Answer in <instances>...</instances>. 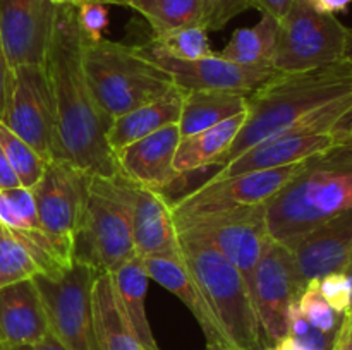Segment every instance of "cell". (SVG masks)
I'll return each mask as SVG.
<instances>
[{
  "label": "cell",
  "instance_id": "1",
  "mask_svg": "<svg viewBox=\"0 0 352 350\" xmlns=\"http://www.w3.org/2000/svg\"><path fill=\"white\" fill-rule=\"evenodd\" d=\"M85 34L78 24V5L57 3L48 45L47 69L55 106L57 160L86 177L117 175L116 154L107 134L112 120L96 105L82 69Z\"/></svg>",
  "mask_w": 352,
  "mask_h": 350
},
{
  "label": "cell",
  "instance_id": "2",
  "mask_svg": "<svg viewBox=\"0 0 352 350\" xmlns=\"http://www.w3.org/2000/svg\"><path fill=\"white\" fill-rule=\"evenodd\" d=\"M351 110L352 71L344 60L306 72H278L248 96L246 122L215 165L223 167L274 137L332 132Z\"/></svg>",
  "mask_w": 352,
  "mask_h": 350
},
{
  "label": "cell",
  "instance_id": "3",
  "mask_svg": "<svg viewBox=\"0 0 352 350\" xmlns=\"http://www.w3.org/2000/svg\"><path fill=\"white\" fill-rule=\"evenodd\" d=\"M351 209L352 163L330 148L309 158L306 167L265 205V216L272 239L285 242Z\"/></svg>",
  "mask_w": 352,
  "mask_h": 350
},
{
  "label": "cell",
  "instance_id": "4",
  "mask_svg": "<svg viewBox=\"0 0 352 350\" xmlns=\"http://www.w3.org/2000/svg\"><path fill=\"white\" fill-rule=\"evenodd\" d=\"M179 253L201 287L232 349L260 350L270 347L241 271L208 240L191 232H179Z\"/></svg>",
  "mask_w": 352,
  "mask_h": 350
},
{
  "label": "cell",
  "instance_id": "5",
  "mask_svg": "<svg viewBox=\"0 0 352 350\" xmlns=\"http://www.w3.org/2000/svg\"><path fill=\"white\" fill-rule=\"evenodd\" d=\"M82 69L96 105L110 120L174 88L170 75L136 47L110 40L82 45Z\"/></svg>",
  "mask_w": 352,
  "mask_h": 350
},
{
  "label": "cell",
  "instance_id": "6",
  "mask_svg": "<svg viewBox=\"0 0 352 350\" xmlns=\"http://www.w3.org/2000/svg\"><path fill=\"white\" fill-rule=\"evenodd\" d=\"M134 256L131 211L119 175L88 177L76 259L89 264L96 273H112Z\"/></svg>",
  "mask_w": 352,
  "mask_h": 350
},
{
  "label": "cell",
  "instance_id": "7",
  "mask_svg": "<svg viewBox=\"0 0 352 350\" xmlns=\"http://www.w3.org/2000/svg\"><path fill=\"white\" fill-rule=\"evenodd\" d=\"M346 34L347 27L336 16L318 12L308 0H294L278 23L274 69L289 74L339 64L344 60Z\"/></svg>",
  "mask_w": 352,
  "mask_h": 350
},
{
  "label": "cell",
  "instance_id": "8",
  "mask_svg": "<svg viewBox=\"0 0 352 350\" xmlns=\"http://www.w3.org/2000/svg\"><path fill=\"white\" fill-rule=\"evenodd\" d=\"M96 271L74 261L58 277L33 278L43 299L50 331L67 350H100L91 307V288Z\"/></svg>",
  "mask_w": 352,
  "mask_h": 350
},
{
  "label": "cell",
  "instance_id": "9",
  "mask_svg": "<svg viewBox=\"0 0 352 350\" xmlns=\"http://www.w3.org/2000/svg\"><path fill=\"white\" fill-rule=\"evenodd\" d=\"M41 230L65 264L76 261V237L85 209L88 177L62 160L47 163L43 177L31 189Z\"/></svg>",
  "mask_w": 352,
  "mask_h": 350
},
{
  "label": "cell",
  "instance_id": "10",
  "mask_svg": "<svg viewBox=\"0 0 352 350\" xmlns=\"http://www.w3.org/2000/svg\"><path fill=\"white\" fill-rule=\"evenodd\" d=\"M306 161L203 182L195 191L170 201L175 222L248 206L267 205L306 167Z\"/></svg>",
  "mask_w": 352,
  "mask_h": 350
},
{
  "label": "cell",
  "instance_id": "11",
  "mask_svg": "<svg viewBox=\"0 0 352 350\" xmlns=\"http://www.w3.org/2000/svg\"><path fill=\"white\" fill-rule=\"evenodd\" d=\"M175 225L177 232H191L208 240L241 271L248 287H251L254 268L265 249L274 240L268 232L265 205L196 216L175 222Z\"/></svg>",
  "mask_w": 352,
  "mask_h": 350
},
{
  "label": "cell",
  "instance_id": "12",
  "mask_svg": "<svg viewBox=\"0 0 352 350\" xmlns=\"http://www.w3.org/2000/svg\"><path fill=\"white\" fill-rule=\"evenodd\" d=\"M2 124L26 141L47 163L57 160L55 106L45 65L12 67V84Z\"/></svg>",
  "mask_w": 352,
  "mask_h": 350
},
{
  "label": "cell",
  "instance_id": "13",
  "mask_svg": "<svg viewBox=\"0 0 352 350\" xmlns=\"http://www.w3.org/2000/svg\"><path fill=\"white\" fill-rule=\"evenodd\" d=\"M251 299L268 345L289 333V309L301 295L291 253L282 242L272 240L256 264L251 280Z\"/></svg>",
  "mask_w": 352,
  "mask_h": 350
},
{
  "label": "cell",
  "instance_id": "14",
  "mask_svg": "<svg viewBox=\"0 0 352 350\" xmlns=\"http://www.w3.org/2000/svg\"><path fill=\"white\" fill-rule=\"evenodd\" d=\"M143 57L164 69L182 91H223L250 96L278 74L272 67H246L220 55L179 60L151 50L146 43L136 47Z\"/></svg>",
  "mask_w": 352,
  "mask_h": 350
},
{
  "label": "cell",
  "instance_id": "15",
  "mask_svg": "<svg viewBox=\"0 0 352 350\" xmlns=\"http://www.w3.org/2000/svg\"><path fill=\"white\" fill-rule=\"evenodd\" d=\"M55 10L52 0H0V45L10 67L45 65Z\"/></svg>",
  "mask_w": 352,
  "mask_h": 350
},
{
  "label": "cell",
  "instance_id": "16",
  "mask_svg": "<svg viewBox=\"0 0 352 350\" xmlns=\"http://www.w3.org/2000/svg\"><path fill=\"white\" fill-rule=\"evenodd\" d=\"M282 244L291 253L302 290L309 281L330 273H346L352 257V209Z\"/></svg>",
  "mask_w": 352,
  "mask_h": 350
},
{
  "label": "cell",
  "instance_id": "17",
  "mask_svg": "<svg viewBox=\"0 0 352 350\" xmlns=\"http://www.w3.org/2000/svg\"><path fill=\"white\" fill-rule=\"evenodd\" d=\"M181 139L179 122H175L120 148L113 153L117 175L140 187L164 192L165 187L182 177L174 168Z\"/></svg>",
  "mask_w": 352,
  "mask_h": 350
},
{
  "label": "cell",
  "instance_id": "18",
  "mask_svg": "<svg viewBox=\"0 0 352 350\" xmlns=\"http://www.w3.org/2000/svg\"><path fill=\"white\" fill-rule=\"evenodd\" d=\"M119 180L129 205L136 256L179 253L177 225L164 192L134 185L120 175Z\"/></svg>",
  "mask_w": 352,
  "mask_h": 350
},
{
  "label": "cell",
  "instance_id": "19",
  "mask_svg": "<svg viewBox=\"0 0 352 350\" xmlns=\"http://www.w3.org/2000/svg\"><path fill=\"white\" fill-rule=\"evenodd\" d=\"M141 261H143L148 278L172 292L192 312L205 333L206 343H219V345L232 349L219 318L213 312L210 302L206 301L201 287L182 261L181 253L155 254V256L141 257Z\"/></svg>",
  "mask_w": 352,
  "mask_h": 350
},
{
  "label": "cell",
  "instance_id": "20",
  "mask_svg": "<svg viewBox=\"0 0 352 350\" xmlns=\"http://www.w3.org/2000/svg\"><path fill=\"white\" fill-rule=\"evenodd\" d=\"M337 143L340 141L333 132L274 137V139L263 141L256 146L248 148L239 156L220 167L208 180H219V178H227L232 175L246 174V172L270 170V168L301 163L309 158L327 153Z\"/></svg>",
  "mask_w": 352,
  "mask_h": 350
},
{
  "label": "cell",
  "instance_id": "21",
  "mask_svg": "<svg viewBox=\"0 0 352 350\" xmlns=\"http://www.w3.org/2000/svg\"><path fill=\"white\" fill-rule=\"evenodd\" d=\"M50 331L43 299L34 280L0 288V347L36 345Z\"/></svg>",
  "mask_w": 352,
  "mask_h": 350
},
{
  "label": "cell",
  "instance_id": "22",
  "mask_svg": "<svg viewBox=\"0 0 352 350\" xmlns=\"http://www.w3.org/2000/svg\"><path fill=\"white\" fill-rule=\"evenodd\" d=\"M182 102H184V91L174 86L160 98L112 119L107 139L113 153L134 141L157 132L168 124L179 122Z\"/></svg>",
  "mask_w": 352,
  "mask_h": 350
},
{
  "label": "cell",
  "instance_id": "23",
  "mask_svg": "<svg viewBox=\"0 0 352 350\" xmlns=\"http://www.w3.org/2000/svg\"><path fill=\"white\" fill-rule=\"evenodd\" d=\"M113 292L120 305L127 325L138 336L144 350H160L151 331L150 319L146 312V294H148V275L144 271L143 261L140 256L120 264L117 270L110 273Z\"/></svg>",
  "mask_w": 352,
  "mask_h": 350
},
{
  "label": "cell",
  "instance_id": "24",
  "mask_svg": "<svg viewBox=\"0 0 352 350\" xmlns=\"http://www.w3.org/2000/svg\"><path fill=\"white\" fill-rule=\"evenodd\" d=\"M91 307L100 350H144L120 311L110 273H96Z\"/></svg>",
  "mask_w": 352,
  "mask_h": 350
},
{
  "label": "cell",
  "instance_id": "25",
  "mask_svg": "<svg viewBox=\"0 0 352 350\" xmlns=\"http://www.w3.org/2000/svg\"><path fill=\"white\" fill-rule=\"evenodd\" d=\"M248 117V110L243 113L230 117L210 129L201 130L192 136L182 137L175 153L174 168L179 175L191 174L201 168L215 165L217 160L232 146L244 126Z\"/></svg>",
  "mask_w": 352,
  "mask_h": 350
},
{
  "label": "cell",
  "instance_id": "26",
  "mask_svg": "<svg viewBox=\"0 0 352 350\" xmlns=\"http://www.w3.org/2000/svg\"><path fill=\"white\" fill-rule=\"evenodd\" d=\"M248 110V96L223 91H184L179 129L181 137L210 129Z\"/></svg>",
  "mask_w": 352,
  "mask_h": 350
},
{
  "label": "cell",
  "instance_id": "27",
  "mask_svg": "<svg viewBox=\"0 0 352 350\" xmlns=\"http://www.w3.org/2000/svg\"><path fill=\"white\" fill-rule=\"evenodd\" d=\"M278 41V21L261 14L260 23L251 27H239L226 45L220 57L246 67L274 69Z\"/></svg>",
  "mask_w": 352,
  "mask_h": 350
},
{
  "label": "cell",
  "instance_id": "28",
  "mask_svg": "<svg viewBox=\"0 0 352 350\" xmlns=\"http://www.w3.org/2000/svg\"><path fill=\"white\" fill-rule=\"evenodd\" d=\"M127 7L148 21L153 34L201 26V0H131Z\"/></svg>",
  "mask_w": 352,
  "mask_h": 350
},
{
  "label": "cell",
  "instance_id": "29",
  "mask_svg": "<svg viewBox=\"0 0 352 350\" xmlns=\"http://www.w3.org/2000/svg\"><path fill=\"white\" fill-rule=\"evenodd\" d=\"M146 45L158 54L179 60H198L213 55L208 31L203 26H186L151 34Z\"/></svg>",
  "mask_w": 352,
  "mask_h": 350
},
{
  "label": "cell",
  "instance_id": "30",
  "mask_svg": "<svg viewBox=\"0 0 352 350\" xmlns=\"http://www.w3.org/2000/svg\"><path fill=\"white\" fill-rule=\"evenodd\" d=\"M41 275L40 264L23 240L0 223V288Z\"/></svg>",
  "mask_w": 352,
  "mask_h": 350
},
{
  "label": "cell",
  "instance_id": "31",
  "mask_svg": "<svg viewBox=\"0 0 352 350\" xmlns=\"http://www.w3.org/2000/svg\"><path fill=\"white\" fill-rule=\"evenodd\" d=\"M0 146L19 178L21 187L33 189L45 174L47 161L17 134H14L6 124L0 122Z\"/></svg>",
  "mask_w": 352,
  "mask_h": 350
},
{
  "label": "cell",
  "instance_id": "32",
  "mask_svg": "<svg viewBox=\"0 0 352 350\" xmlns=\"http://www.w3.org/2000/svg\"><path fill=\"white\" fill-rule=\"evenodd\" d=\"M0 223L14 233L41 230L31 189L0 191Z\"/></svg>",
  "mask_w": 352,
  "mask_h": 350
},
{
  "label": "cell",
  "instance_id": "33",
  "mask_svg": "<svg viewBox=\"0 0 352 350\" xmlns=\"http://www.w3.org/2000/svg\"><path fill=\"white\" fill-rule=\"evenodd\" d=\"M298 307L313 328L337 338V333H339L340 325H342L344 314H339L325 301V297L320 292L316 280L309 281L305 287V290L301 292V295L298 299Z\"/></svg>",
  "mask_w": 352,
  "mask_h": 350
},
{
  "label": "cell",
  "instance_id": "34",
  "mask_svg": "<svg viewBox=\"0 0 352 350\" xmlns=\"http://www.w3.org/2000/svg\"><path fill=\"white\" fill-rule=\"evenodd\" d=\"M248 9L251 0H201V26L206 31H219Z\"/></svg>",
  "mask_w": 352,
  "mask_h": 350
},
{
  "label": "cell",
  "instance_id": "35",
  "mask_svg": "<svg viewBox=\"0 0 352 350\" xmlns=\"http://www.w3.org/2000/svg\"><path fill=\"white\" fill-rule=\"evenodd\" d=\"M287 336H292L302 343L305 347L311 350H333L336 345V338L330 335H325L320 329L313 328L308 323V319L301 314L298 307V301L291 305L289 309V333Z\"/></svg>",
  "mask_w": 352,
  "mask_h": 350
},
{
  "label": "cell",
  "instance_id": "36",
  "mask_svg": "<svg viewBox=\"0 0 352 350\" xmlns=\"http://www.w3.org/2000/svg\"><path fill=\"white\" fill-rule=\"evenodd\" d=\"M320 292L325 297V301L336 309L339 314H346L347 309L352 304V287L349 275L340 271V273H330L316 280Z\"/></svg>",
  "mask_w": 352,
  "mask_h": 350
},
{
  "label": "cell",
  "instance_id": "37",
  "mask_svg": "<svg viewBox=\"0 0 352 350\" xmlns=\"http://www.w3.org/2000/svg\"><path fill=\"white\" fill-rule=\"evenodd\" d=\"M78 24L88 41L103 40V31L109 27V9L105 3L96 0L79 3Z\"/></svg>",
  "mask_w": 352,
  "mask_h": 350
},
{
  "label": "cell",
  "instance_id": "38",
  "mask_svg": "<svg viewBox=\"0 0 352 350\" xmlns=\"http://www.w3.org/2000/svg\"><path fill=\"white\" fill-rule=\"evenodd\" d=\"M10 84H12V67L7 60L3 48L0 45V122L3 120L7 110V102L10 95Z\"/></svg>",
  "mask_w": 352,
  "mask_h": 350
},
{
  "label": "cell",
  "instance_id": "39",
  "mask_svg": "<svg viewBox=\"0 0 352 350\" xmlns=\"http://www.w3.org/2000/svg\"><path fill=\"white\" fill-rule=\"evenodd\" d=\"M294 0H251V7L260 10L265 16L274 17L275 21L280 23L285 17V14L291 9Z\"/></svg>",
  "mask_w": 352,
  "mask_h": 350
},
{
  "label": "cell",
  "instance_id": "40",
  "mask_svg": "<svg viewBox=\"0 0 352 350\" xmlns=\"http://www.w3.org/2000/svg\"><path fill=\"white\" fill-rule=\"evenodd\" d=\"M21 187L19 178L14 174L2 146H0V191H10V189Z\"/></svg>",
  "mask_w": 352,
  "mask_h": 350
},
{
  "label": "cell",
  "instance_id": "41",
  "mask_svg": "<svg viewBox=\"0 0 352 350\" xmlns=\"http://www.w3.org/2000/svg\"><path fill=\"white\" fill-rule=\"evenodd\" d=\"M309 5L315 10L323 14H332L336 16L337 12H342L351 5L352 0H308Z\"/></svg>",
  "mask_w": 352,
  "mask_h": 350
},
{
  "label": "cell",
  "instance_id": "42",
  "mask_svg": "<svg viewBox=\"0 0 352 350\" xmlns=\"http://www.w3.org/2000/svg\"><path fill=\"white\" fill-rule=\"evenodd\" d=\"M332 132L339 137V141H352V110L337 124Z\"/></svg>",
  "mask_w": 352,
  "mask_h": 350
},
{
  "label": "cell",
  "instance_id": "43",
  "mask_svg": "<svg viewBox=\"0 0 352 350\" xmlns=\"http://www.w3.org/2000/svg\"><path fill=\"white\" fill-rule=\"evenodd\" d=\"M351 335H352V304H351V307L346 311V314H344L342 325H340L339 333H337L336 345H333V349H336V347L339 345V343H342L344 340L349 338Z\"/></svg>",
  "mask_w": 352,
  "mask_h": 350
},
{
  "label": "cell",
  "instance_id": "44",
  "mask_svg": "<svg viewBox=\"0 0 352 350\" xmlns=\"http://www.w3.org/2000/svg\"><path fill=\"white\" fill-rule=\"evenodd\" d=\"M34 350H67L57 338L54 336V333L48 331L40 342L34 345Z\"/></svg>",
  "mask_w": 352,
  "mask_h": 350
},
{
  "label": "cell",
  "instance_id": "45",
  "mask_svg": "<svg viewBox=\"0 0 352 350\" xmlns=\"http://www.w3.org/2000/svg\"><path fill=\"white\" fill-rule=\"evenodd\" d=\"M275 350H311L308 347H305L302 343H299L298 340H294L292 336H285L280 342L274 345Z\"/></svg>",
  "mask_w": 352,
  "mask_h": 350
},
{
  "label": "cell",
  "instance_id": "46",
  "mask_svg": "<svg viewBox=\"0 0 352 350\" xmlns=\"http://www.w3.org/2000/svg\"><path fill=\"white\" fill-rule=\"evenodd\" d=\"M332 150L337 156L352 163V141H340V143H337Z\"/></svg>",
  "mask_w": 352,
  "mask_h": 350
},
{
  "label": "cell",
  "instance_id": "47",
  "mask_svg": "<svg viewBox=\"0 0 352 350\" xmlns=\"http://www.w3.org/2000/svg\"><path fill=\"white\" fill-rule=\"evenodd\" d=\"M344 62L351 67L352 71V27H347L346 34V51H344Z\"/></svg>",
  "mask_w": 352,
  "mask_h": 350
},
{
  "label": "cell",
  "instance_id": "48",
  "mask_svg": "<svg viewBox=\"0 0 352 350\" xmlns=\"http://www.w3.org/2000/svg\"><path fill=\"white\" fill-rule=\"evenodd\" d=\"M96 2H102L105 5H129L131 0H96Z\"/></svg>",
  "mask_w": 352,
  "mask_h": 350
},
{
  "label": "cell",
  "instance_id": "49",
  "mask_svg": "<svg viewBox=\"0 0 352 350\" xmlns=\"http://www.w3.org/2000/svg\"><path fill=\"white\" fill-rule=\"evenodd\" d=\"M333 350H352V335L347 340H344L342 343H339Z\"/></svg>",
  "mask_w": 352,
  "mask_h": 350
},
{
  "label": "cell",
  "instance_id": "50",
  "mask_svg": "<svg viewBox=\"0 0 352 350\" xmlns=\"http://www.w3.org/2000/svg\"><path fill=\"white\" fill-rule=\"evenodd\" d=\"M205 350H232V349H229V347L219 345V343H206Z\"/></svg>",
  "mask_w": 352,
  "mask_h": 350
},
{
  "label": "cell",
  "instance_id": "51",
  "mask_svg": "<svg viewBox=\"0 0 352 350\" xmlns=\"http://www.w3.org/2000/svg\"><path fill=\"white\" fill-rule=\"evenodd\" d=\"M7 350H34V345H17V347H12V349H7Z\"/></svg>",
  "mask_w": 352,
  "mask_h": 350
},
{
  "label": "cell",
  "instance_id": "52",
  "mask_svg": "<svg viewBox=\"0 0 352 350\" xmlns=\"http://www.w3.org/2000/svg\"><path fill=\"white\" fill-rule=\"evenodd\" d=\"M349 271H352V257H351V261H349V266H347L346 273H349Z\"/></svg>",
  "mask_w": 352,
  "mask_h": 350
},
{
  "label": "cell",
  "instance_id": "53",
  "mask_svg": "<svg viewBox=\"0 0 352 350\" xmlns=\"http://www.w3.org/2000/svg\"><path fill=\"white\" fill-rule=\"evenodd\" d=\"M260 350H275L274 347H265V349H260Z\"/></svg>",
  "mask_w": 352,
  "mask_h": 350
},
{
  "label": "cell",
  "instance_id": "54",
  "mask_svg": "<svg viewBox=\"0 0 352 350\" xmlns=\"http://www.w3.org/2000/svg\"><path fill=\"white\" fill-rule=\"evenodd\" d=\"M347 275H349V280H351V287H352V271H349V273H347Z\"/></svg>",
  "mask_w": 352,
  "mask_h": 350
},
{
  "label": "cell",
  "instance_id": "55",
  "mask_svg": "<svg viewBox=\"0 0 352 350\" xmlns=\"http://www.w3.org/2000/svg\"><path fill=\"white\" fill-rule=\"evenodd\" d=\"M0 350H3V349H2V347H0Z\"/></svg>",
  "mask_w": 352,
  "mask_h": 350
}]
</instances>
